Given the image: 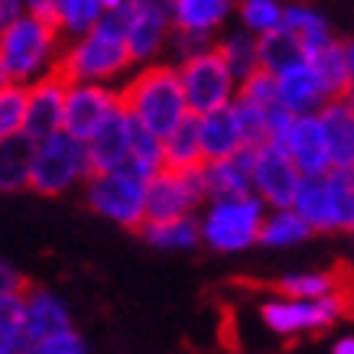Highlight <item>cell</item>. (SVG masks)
<instances>
[{
    "mask_svg": "<svg viewBox=\"0 0 354 354\" xmlns=\"http://www.w3.org/2000/svg\"><path fill=\"white\" fill-rule=\"evenodd\" d=\"M348 59H351V78H354V39L348 43Z\"/></svg>",
    "mask_w": 354,
    "mask_h": 354,
    "instance_id": "44",
    "label": "cell"
},
{
    "mask_svg": "<svg viewBox=\"0 0 354 354\" xmlns=\"http://www.w3.org/2000/svg\"><path fill=\"white\" fill-rule=\"evenodd\" d=\"M332 354H354V332L342 335V338H335Z\"/></svg>",
    "mask_w": 354,
    "mask_h": 354,
    "instance_id": "42",
    "label": "cell"
},
{
    "mask_svg": "<svg viewBox=\"0 0 354 354\" xmlns=\"http://www.w3.org/2000/svg\"><path fill=\"white\" fill-rule=\"evenodd\" d=\"M23 13H30L26 0H0V26H7V23L20 20Z\"/></svg>",
    "mask_w": 354,
    "mask_h": 354,
    "instance_id": "41",
    "label": "cell"
},
{
    "mask_svg": "<svg viewBox=\"0 0 354 354\" xmlns=\"http://www.w3.org/2000/svg\"><path fill=\"white\" fill-rule=\"evenodd\" d=\"M62 36L59 23L43 13H23L20 20L0 26V85H32L59 72Z\"/></svg>",
    "mask_w": 354,
    "mask_h": 354,
    "instance_id": "1",
    "label": "cell"
},
{
    "mask_svg": "<svg viewBox=\"0 0 354 354\" xmlns=\"http://www.w3.org/2000/svg\"><path fill=\"white\" fill-rule=\"evenodd\" d=\"M30 162H32V140L26 133L3 137V150H0V185L7 192L30 189Z\"/></svg>",
    "mask_w": 354,
    "mask_h": 354,
    "instance_id": "29",
    "label": "cell"
},
{
    "mask_svg": "<svg viewBox=\"0 0 354 354\" xmlns=\"http://www.w3.org/2000/svg\"><path fill=\"white\" fill-rule=\"evenodd\" d=\"M234 114H237V120H241V130H244L247 147H260V143H267L270 140V108L254 104V101H247V97L237 95Z\"/></svg>",
    "mask_w": 354,
    "mask_h": 354,
    "instance_id": "37",
    "label": "cell"
},
{
    "mask_svg": "<svg viewBox=\"0 0 354 354\" xmlns=\"http://www.w3.org/2000/svg\"><path fill=\"white\" fill-rule=\"evenodd\" d=\"M32 354H39V351H32Z\"/></svg>",
    "mask_w": 354,
    "mask_h": 354,
    "instance_id": "47",
    "label": "cell"
},
{
    "mask_svg": "<svg viewBox=\"0 0 354 354\" xmlns=\"http://www.w3.org/2000/svg\"><path fill=\"white\" fill-rule=\"evenodd\" d=\"M348 101H351V104H354V88H351V95H348Z\"/></svg>",
    "mask_w": 354,
    "mask_h": 354,
    "instance_id": "45",
    "label": "cell"
},
{
    "mask_svg": "<svg viewBox=\"0 0 354 354\" xmlns=\"http://www.w3.org/2000/svg\"><path fill=\"white\" fill-rule=\"evenodd\" d=\"M68 306H65L55 292L43 290V286H30L23 296V332L30 335V342L39 348L43 338H49L59 328H68Z\"/></svg>",
    "mask_w": 354,
    "mask_h": 354,
    "instance_id": "18",
    "label": "cell"
},
{
    "mask_svg": "<svg viewBox=\"0 0 354 354\" xmlns=\"http://www.w3.org/2000/svg\"><path fill=\"white\" fill-rule=\"evenodd\" d=\"M137 172H143L147 179H153L160 169H166V143L160 133L147 130L143 124L133 120V150H130V162Z\"/></svg>",
    "mask_w": 354,
    "mask_h": 354,
    "instance_id": "34",
    "label": "cell"
},
{
    "mask_svg": "<svg viewBox=\"0 0 354 354\" xmlns=\"http://www.w3.org/2000/svg\"><path fill=\"white\" fill-rule=\"evenodd\" d=\"M283 26H286L290 32H296V39L302 43L306 55L315 53V49H322L325 43H332V39H335V32H332V26H328V20H325V17L315 10V7L302 3V0H292V3H286Z\"/></svg>",
    "mask_w": 354,
    "mask_h": 354,
    "instance_id": "25",
    "label": "cell"
},
{
    "mask_svg": "<svg viewBox=\"0 0 354 354\" xmlns=\"http://www.w3.org/2000/svg\"><path fill=\"white\" fill-rule=\"evenodd\" d=\"M36 351L39 354H88V344H85V338L68 325V328H59V332H53L49 338H43Z\"/></svg>",
    "mask_w": 354,
    "mask_h": 354,
    "instance_id": "40",
    "label": "cell"
},
{
    "mask_svg": "<svg viewBox=\"0 0 354 354\" xmlns=\"http://www.w3.org/2000/svg\"><path fill=\"white\" fill-rule=\"evenodd\" d=\"M26 104H30V85H13V82L0 85V137L23 133Z\"/></svg>",
    "mask_w": 354,
    "mask_h": 354,
    "instance_id": "36",
    "label": "cell"
},
{
    "mask_svg": "<svg viewBox=\"0 0 354 354\" xmlns=\"http://www.w3.org/2000/svg\"><path fill=\"white\" fill-rule=\"evenodd\" d=\"M351 306H354V296H348V290L328 292L322 299H296V296L277 292L273 299H267L260 306V319H263V325L273 335L292 338V335L322 332V328L338 322Z\"/></svg>",
    "mask_w": 354,
    "mask_h": 354,
    "instance_id": "7",
    "label": "cell"
},
{
    "mask_svg": "<svg viewBox=\"0 0 354 354\" xmlns=\"http://www.w3.org/2000/svg\"><path fill=\"white\" fill-rule=\"evenodd\" d=\"M120 104H124V97H120L118 85H104V82H68L62 130H68L78 140H88Z\"/></svg>",
    "mask_w": 354,
    "mask_h": 354,
    "instance_id": "12",
    "label": "cell"
},
{
    "mask_svg": "<svg viewBox=\"0 0 354 354\" xmlns=\"http://www.w3.org/2000/svg\"><path fill=\"white\" fill-rule=\"evenodd\" d=\"M312 225L306 218L286 205V208H270L267 212V221H263V234H260V244L263 247H273V250H286V247H296L302 244L306 237H312Z\"/></svg>",
    "mask_w": 354,
    "mask_h": 354,
    "instance_id": "27",
    "label": "cell"
},
{
    "mask_svg": "<svg viewBox=\"0 0 354 354\" xmlns=\"http://www.w3.org/2000/svg\"><path fill=\"white\" fill-rule=\"evenodd\" d=\"M212 46H215V36H208V32L172 30V39H169L172 62L179 65V62H185V59H192V55L205 53V49H212Z\"/></svg>",
    "mask_w": 354,
    "mask_h": 354,
    "instance_id": "39",
    "label": "cell"
},
{
    "mask_svg": "<svg viewBox=\"0 0 354 354\" xmlns=\"http://www.w3.org/2000/svg\"><path fill=\"white\" fill-rule=\"evenodd\" d=\"M328 192H332V221L335 234H351L354 227V166L328 169Z\"/></svg>",
    "mask_w": 354,
    "mask_h": 354,
    "instance_id": "33",
    "label": "cell"
},
{
    "mask_svg": "<svg viewBox=\"0 0 354 354\" xmlns=\"http://www.w3.org/2000/svg\"><path fill=\"white\" fill-rule=\"evenodd\" d=\"M338 290H344V283L335 270H299V273H286L277 283V292L296 299H322Z\"/></svg>",
    "mask_w": 354,
    "mask_h": 354,
    "instance_id": "32",
    "label": "cell"
},
{
    "mask_svg": "<svg viewBox=\"0 0 354 354\" xmlns=\"http://www.w3.org/2000/svg\"><path fill=\"white\" fill-rule=\"evenodd\" d=\"M166 7L172 13L176 30L218 36L231 20V13H237V0H166Z\"/></svg>",
    "mask_w": 354,
    "mask_h": 354,
    "instance_id": "20",
    "label": "cell"
},
{
    "mask_svg": "<svg viewBox=\"0 0 354 354\" xmlns=\"http://www.w3.org/2000/svg\"><path fill=\"white\" fill-rule=\"evenodd\" d=\"M147 192H150V179L133 166L91 172L85 185V198L95 208V215L108 218L120 227H130V231H140L143 221L150 218Z\"/></svg>",
    "mask_w": 354,
    "mask_h": 354,
    "instance_id": "6",
    "label": "cell"
},
{
    "mask_svg": "<svg viewBox=\"0 0 354 354\" xmlns=\"http://www.w3.org/2000/svg\"><path fill=\"white\" fill-rule=\"evenodd\" d=\"M65 97H68V78L62 72L39 78L30 85V104H26V124L23 133L30 140H43L65 124Z\"/></svg>",
    "mask_w": 354,
    "mask_h": 354,
    "instance_id": "14",
    "label": "cell"
},
{
    "mask_svg": "<svg viewBox=\"0 0 354 354\" xmlns=\"http://www.w3.org/2000/svg\"><path fill=\"white\" fill-rule=\"evenodd\" d=\"M198 133H202L205 162L227 160V156L247 150V140H244V130H241V120L234 114V104L218 108L212 114H198Z\"/></svg>",
    "mask_w": 354,
    "mask_h": 354,
    "instance_id": "19",
    "label": "cell"
},
{
    "mask_svg": "<svg viewBox=\"0 0 354 354\" xmlns=\"http://www.w3.org/2000/svg\"><path fill=\"white\" fill-rule=\"evenodd\" d=\"M351 241H354V227H351Z\"/></svg>",
    "mask_w": 354,
    "mask_h": 354,
    "instance_id": "46",
    "label": "cell"
},
{
    "mask_svg": "<svg viewBox=\"0 0 354 354\" xmlns=\"http://www.w3.org/2000/svg\"><path fill=\"white\" fill-rule=\"evenodd\" d=\"M133 65L137 62L130 55L124 23H120L118 13L111 10L88 32L68 39V46L62 49L59 72L68 82H104V85H114V82L127 75Z\"/></svg>",
    "mask_w": 354,
    "mask_h": 354,
    "instance_id": "3",
    "label": "cell"
},
{
    "mask_svg": "<svg viewBox=\"0 0 354 354\" xmlns=\"http://www.w3.org/2000/svg\"><path fill=\"white\" fill-rule=\"evenodd\" d=\"M85 143H88V156H91V169L95 172L127 166L130 150H133V114L120 104Z\"/></svg>",
    "mask_w": 354,
    "mask_h": 354,
    "instance_id": "15",
    "label": "cell"
},
{
    "mask_svg": "<svg viewBox=\"0 0 354 354\" xmlns=\"http://www.w3.org/2000/svg\"><path fill=\"white\" fill-rule=\"evenodd\" d=\"M277 82H279V104H286L292 114H315V111H322L332 101L309 59H302V62L290 65L286 72H279Z\"/></svg>",
    "mask_w": 354,
    "mask_h": 354,
    "instance_id": "16",
    "label": "cell"
},
{
    "mask_svg": "<svg viewBox=\"0 0 354 354\" xmlns=\"http://www.w3.org/2000/svg\"><path fill=\"white\" fill-rule=\"evenodd\" d=\"M140 237L150 247L160 250H189L202 241V227L198 218L185 215V218H147L140 227Z\"/></svg>",
    "mask_w": 354,
    "mask_h": 354,
    "instance_id": "24",
    "label": "cell"
},
{
    "mask_svg": "<svg viewBox=\"0 0 354 354\" xmlns=\"http://www.w3.org/2000/svg\"><path fill=\"white\" fill-rule=\"evenodd\" d=\"M322 127L328 137L335 166H354V104L348 97H332L322 111Z\"/></svg>",
    "mask_w": 354,
    "mask_h": 354,
    "instance_id": "21",
    "label": "cell"
},
{
    "mask_svg": "<svg viewBox=\"0 0 354 354\" xmlns=\"http://www.w3.org/2000/svg\"><path fill=\"white\" fill-rule=\"evenodd\" d=\"M292 208L299 212L306 221L312 225L315 234H335V221H332V192H328V172L319 176H302L299 192Z\"/></svg>",
    "mask_w": 354,
    "mask_h": 354,
    "instance_id": "22",
    "label": "cell"
},
{
    "mask_svg": "<svg viewBox=\"0 0 354 354\" xmlns=\"http://www.w3.org/2000/svg\"><path fill=\"white\" fill-rule=\"evenodd\" d=\"M306 59H309L312 68L319 72L328 97H348L351 95L354 78H351V59H348V43L332 39V43H325L322 49L309 53Z\"/></svg>",
    "mask_w": 354,
    "mask_h": 354,
    "instance_id": "23",
    "label": "cell"
},
{
    "mask_svg": "<svg viewBox=\"0 0 354 354\" xmlns=\"http://www.w3.org/2000/svg\"><path fill=\"white\" fill-rule=\"evenodd\" d=\"M120 97H124V108L133 114V120L160 137H169L192 114L176 62L137 65V72L120 85Z\"/></svg>",
    "mask_w": 354,
    "mask_h": 354,
    "instance_id": "2",
    "label": "cell"
},
{
    "mask_svg": "<svg viewBox=\"0 0 354 354\" xmlns=\"http://www.w3.org/2000/svg\"><path fill=\"white\" fill-rule=\"evenodd\" d=\"M124 0H55L53 20L59 23V30L72 39L88 32L95 23L104 20V13H111L114 7H120Z\"/></svg>",
    "mask_w": 354,
    "mask_h": 354,
    "instance_id": "26",
    "label": "cell"
},
{
    "mask_svg": "<svg viewBox=\"0 0 354 354\" xmlns=\"http://www.w3.org/2000/svg\"><path fill=\"white\" fill-rule=\"evenodd\" d=\"M30 13H43V17H53L55 10V0H26Z\"/></svg>",
    "mask_w": 354,
    "mask_h": 354,
    "instance_id": "43",
    "label": "cell"
},
{
    "mask_svg": "<svg viewBox=\"0 0 354 354\" xmlns=\"http://www.w3.org/2000/svg\"><path fill=\"white\" fill-rule=\"evenodd\" d=\"M241 97L254 101V104H263V108H273L279 104V82L270 68H257L254 75H247L241 82Z\"/></svg>",
    "mask_w": 354,
    "mask_h": 354,
    "instance_id": "38",
    "label": "cell"
},
{
    "mask_svg": "<svg viewBox=\"0 0 354 354\" xmlns=\"http://www.w3.org/2000/svg\"><path fill=\"white\" fill-rule=\"evenodd\" d=\"M277 143L286 147V153H290L292 162L299 166L302 176H319V172H328L335 166L319 111H315V114H296V118L290 120L286 133H283Z\"/></svg>",
    "mask_w": 354,
    "mask_h": 354,
    "instance_id": "13",
    "label": "cell"
},
{
    "mask_svg": "<svg viewBox=\"0 0 354 354\" xmlns=\"http://www.w3.org/2000/svg\"><path fill=\"white\" fill-rule=\"evenodd\" d=\"M114 13L124 23L133 62H160V55L169 49L172 30H176L166 0H124L120 7H114Z\"/></svg>",
    "mask_w": 354,
    "mask_h": 354,
    "instance_id": "9",
    "label": "cell"
},
{
    "mask_svg": "<svg viewBox=\"0 0 354 354\" xmlns=\"http://www.w3.org/2000/svg\"><path fill=\"white\" fill-rule=\"evenodd\" d=\"M250 176H254V192L267 202V208H286V205L296 202L302 172H299V166L292 162V156L286 153L283 143L267 140V143L254 147Z\"/></svg>",
    "mask_w": 354,
    "mask_h": 354,
    "instance_id": "10",
    "label": "cell"
},
{
    "mask_svg": "<svg viewBox=\"0 0 354 354\" xmlns=\"http://www.w3.org/2000/svg\"><path fill=\"white\" fill-rule=\"evenodd\" d=\"M218 53L225 55V62L231 65V72H234L241 82L247 75H254L260 68V36H254L250 30H234V32H225L221 39H218Z\"/></svg>",
    "mask_w": 354,
    "mask_h": 354,
    "instance_id": "31",
    "label": "cell"
},
{
    "mask_svg": "<svg viewBox=\"0 0 354 354\" xmlns=\"http://www.w3.org/2000/svg\"><path fill=\"white\" fill-rule=\"evenodd\" d=\"M267 212V202L257 192L208 198L198 215L202 244H208L218 254H241L247 247L260 244Z\"/></svg>",
    "mask_w": 354,
    "mask_h": 354,
    "instance_id": "4",
    "label": "cell"
},
{
    "mask_svg": "<svg viewBox=\"0 0 354 354\" xmlns=\"http://www.w3.org/2000/svg\"><path fill=\"white\" fill-rule=\"evenodd\" d=\"M302 59H306V49L296 39V32H290L286 26H277L260 36V68H270L273 75H279Z\"/></svg>",
    "mask_w": 354,
    "mask_h": 354,
    "instance_id": "30",
    "label": "cell"
},
{
    "mask_svg": "<svg viewBox=\"0 0 354 354\" xmlns=\"http://www.w3.org/2000/svg\"><path fill=\"white\" fill-rule=\"evenodd\" d=\"M254 147L227 156V160H208L202 162V183L208 198H227V195L254 192Z\"/></svg>",
    "mask_w": 354,
    "mask_h": 354,
    "instance_id": "17",
    "label": "cell"
},
{
    "mask_svg": "<svg viewBox=\"0 0 354 354\" xmlns=\"http://www.w3.org/2000/svg\"><path fill=\"white\" fill-rule=\"evenodd\" d=\"M162 143H166V166H172V169H198L205 162L198 114H189L169 137H162Z\"/></svg>",
    "mask_w": 354,
    "mask_h": 354,
    "instance_id": "28",
    "label": "cell"
},
{
    "mask_svg": "<svg viewBox=\"0 0 354 354\" xmlns=\"http://www.w3.org/2000/svg\"><path fill=\"white\" fill-rule=\"evenodd\" d=\"M179 78H183L192 114H212L218 108H227L241 95V78L231 72L225 55L218 53V43L212 49L179 62Z\"/></svg>",
    "mask_w": 354,
    "mask_h": 354,
    "instance_id": "8",
    "label": "cell"
},
{
    "mask_svg": "<svg viewBox=\"0 0 354 354\" xmlns=\"http://www.w3.org/2000/svg\"><path fill=\"white\" fill-rule=\"evenodd\" d=\"M208 202L202 183V166L198 169H160L150 179V192H147V208L150 218H185L195 215L202 205Z\"/></svg>",
    "mask_w": 354,
    "mask_h": 354,
    "instance_id": "11",
    "label": "cell"
},
{
    "mask_svg": "<svg viewBox=\"0 0 354 354\" xmlns=\"http://www.w3.org/2000/svg\"><path fill=\"white\" fill-rule=\"evenodd\" d=\"M91 156L85 140L72 137L68 130H55L43 140H32L30 162V189L39 195H62L88 183L91 176Z\"/></svg>",
    "mask_w": 354,
    "mask_h": 354,
    "instance_id": "5",
    "label": "cell"
},
{
    "mask_svg": "<svg viewBox=\"0 0 354 354\" xmlns=\"http://www.w3.org/2000/svg\"><path fill=\"white\" fill-rule=\"evenodd\" d=\"M237 20L244 30H250L254 36H263V32L283 26V17H286V3L283 0H237Z\"/></svg>",
    "mask_w": 354,
    "mask_h": 354,
    "instance_id": "35",
    "label": "cell"
}]
</instances>
